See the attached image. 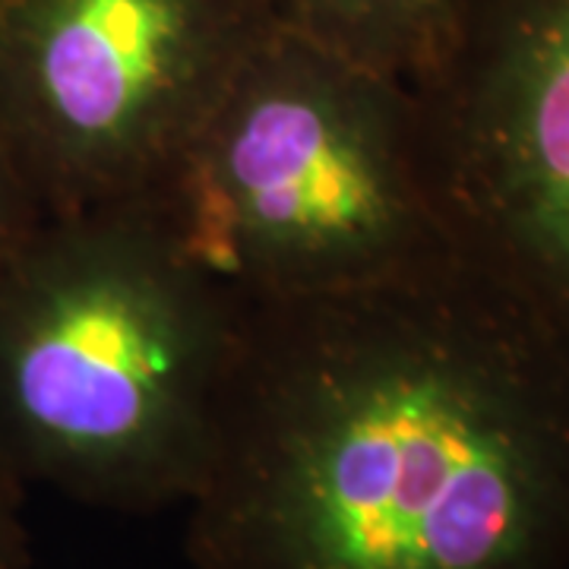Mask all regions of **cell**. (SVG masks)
Segmentation results:
<instances>
[{
    "instance_id": "6",
    "label": "cell",
    "mask_w": 569,
    "mask_h": 569,
    "mask_svg": "<svg viewBox=\"0 0 569 569\" xmlns=\"http://www.w3.org/2000/svg\"><path fill=\"white\" fill-rule=\"evenodd\" d=\"M276 26L408 86L425 82L485 0H263Z\"/></svg>"
},
{
    "instance_id": "8",
    "label": "cell",
    "mask_w": 569,
    "mask_h": 569,
    "mask_svg": "<svg viewBox=\"0 0 569 569\" xmlns=\"http://www.w3.org/2000/svg\"><path fill=\"white\" fill-rule=\"evenodd\" d=\"M20 493L0 478V569L32 567V538L20 516Z\"/></svg>"
},
{
    "instance_id": "1",
    "label": "cell",
    "mask_w": 569,
    "mask_h": 569,
    "mask_svg": "<svg viewBox=\"0 0 569 569\" xmlns=\"http://www.w3.org/2000/svg\"><path fill=\"white\" fill-rule=\"evenodd\" d=\"M193 569H569V342L452 244L241 305Z\"/></svg>"
},
{
    "instance_id": "3",
    "label": "cell",
    "mask_w": 569,
    "mask_h": 569,
    "mask_svg": "<svg viewBox=\"0 0 569 569\" xmlns=\"http://www.w3.org/2000/svg\"><path fill=\"white\" fill-rule=\"evenodd\" d=\"M127 206L238 305L361 288L452 247L415 89L276 22Z\"/></svg>"
},
{
    "instance_id": "5",
    "label": "cell",
    "mask_w": 569,
    "mask_h": 569,
    "mask_svg": "<svg viewBox=\"0 0 569 569\" xmlns=\"http://www.w3.org/2000/svg\"><path fill=\"white\" fill-rule=\"evenodd\" d=\"M411 89L452 244L569 342V0H485Z\"/></svg>"
},
{
    "instance_id": "2",
    "label": "cell",
    "mask_w": 569,
    "mask_h": 569,
    "mask_svg": "<svg viewBox=\"0 0 569 569\" xmlns=\"http://www.w3.org/2000/svg\"><path fill=\"white\" fill-rule=\"evenodd\" d=\"M241 305L137 206L44 216L0 272V478L111 512L183 507Z\"/></svg>"
},
{
    "instance_id": "4",
    "label": "cell",
    "mask_w": 569,
    "mask_h": 569,
    "mask_svg": "<svg viewBox=\"0 0 569 569\" xmlns=\"http://www.w3.org/2000/svg\"><path fill=\"white\" fill-rule=\"evenodd\" d=\"M269 26L263 0H0V142L44 216L140 200Z\"/></svg>"
},
{
    "instance_id": "7",
    "label": "cell",
    "mask_w": 569,
    "mask_h": 569,
    "mask_svg": "<svg viewBox=\"0 0 569 569\" xmlns=\"http://www.w3.org/2000/svg\"><path fill=\"white\" fill-rule=\"evenodd\" d=\"M44 219V209L29 190V183L20 174L17 162L10 159L7 146L0 142V272L13 260L29 234Z\"/></svg>"
}]
</instances>
